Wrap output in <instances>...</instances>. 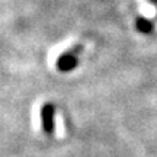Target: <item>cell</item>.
<instances>
[{
  "label": "cell",
  "instance_id": "2",
  "mask_svg": "<svg viewBox=\"0 0 157 157\" xmlns=\"http://www.w3.org/2000/svg\"><path fill=\"white\" fill-rule=\"evenodd\" d=\"M54 117H56V108L51 103H45L41 108V122H42V129L47 135H52L54 129H56V122H54Z\"/></svg>",
  "mask_w": 157,
  "mask_h": 157
},
{
  "label": "cell",
  "instance_id": "1",
  "mask_svg": "<svg viewBox=\"0 0 157 157\" xmlns=\"http://www.w3.org/2000/svg\"><path fill=\"white\" fill-rule=\"evenodd\" d=\"M82 51V45H77L74 47L71 50L66 51L64 54L58 57L57 60V68L63 71V73H67V71H71L74 68L77 67V63H78V58H77V54Z\"/></svg>",
  "mask_w": 157,
  "mask_h": 157
},
{
  "label": "cell",
  "instance_id": "3",
  "mask_svg": "<svg viewBox=\"0 0 157 157\" xmlns=\"http://www.w3.org/2000/svg\"><path fill=\"white\" fill-rule=\"evenodd\" d=\"M135 28L141 34H151L153 32V22L146 19L144 16H137L135 19Z\"/></svg>",
  "mask_w": 157,
  "mask_h": 157
},
{
  "label": "cell",
  "instance_id": "4",
  "mask_svg": "<svg viewBox=\"0 0 157 157\" xmlns=\"http://www.w3.org/2000/svg\"><path fill=\"white\" fill-rule=\"evenodd\" d=\"M150 2H151L153 5H154V7H156V9H157V0H150Z\"/></svg>",
  "mask_w": 157,
  "mask_h": 157
}]
</instances>
